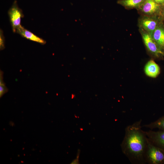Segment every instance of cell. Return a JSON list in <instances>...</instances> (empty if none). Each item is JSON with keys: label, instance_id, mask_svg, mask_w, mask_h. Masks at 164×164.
<instances>
[{"label": "cell", "instance_id": "obj_1", "mask_svg": "<svg viewBox=\"0 0 164 164\" xmlns=\"http://www.w3.org/2000/svg\"><path fill=\"white\" fill-rule=\"evenodd\" d=\"M140 119L125 128V135L121 144L123 153L133 164H144L145 154L148 139L142 128Z\"/></svg>", "mask_w": 164, "mask_h": 164}, {"label": "cell", "instance_id": "obj_2", "mask_svg": "<svg viewBox=\"0 0 164 164\" xmlns=\"http://www.w3.org/2000/svg\"><path fill=\"white\" fill-rule=\"evenodd\" d=\"M145 160L146 163L164 164V152L151 143L149 139L145 154Z\"/></svg>", "mask_w": 164, "mask_h": 164}, {"label": "cell", "instance_id": "obj_3", "mask_svg": "<svg viewBox=\"0 0 164 164\" xmlns=\"http://www.w3.org/2000/svg\"><path fill=\"white\" fill-rule=\"evenodd\" d=\"M140 32L144 43L148 51L155 57L159 58L164 55V52L158 45L151 35L140 28Z\"/></svg>", "mask_w": 164, "mask_h": 164}, {"label": "cell", "instance_id": "obj_4", "mask_svg": "<svg viewBox=\"0 0 164 164\" xmlns=\"http://www.w3.org/2000/svg\"><path fill=\"white\" fill-rule=\"evenodd\" d=\"M8 15L14 32L20 26L21 19L24 15L22 11L18 6L16 0H15L8 11Z\"/></svg>", "mask_w": 164, "mask_h": 164}, {"label": "cell", "instance_id": "obj_5", "mask_svg": "<svg viewBox=\"0 0 164 164\" xmlns=\"http://www.w3.org/2000/svg\"><path fill=\"white\" fill-rule=\"evenodd\" d=\"M139 23L140 28L151 35L159 25L158 20L155 17L146 15L142 17L139 20Z\"/></svg>", "mask_w": 164, "mask_h": 164}, {"label": "cell", "instance_id": "obj_6", "mask_svg": "<svg viewBox=\"0 0 164 164\" xmlns=\"http://www.w3.org/2000/svg\"><path fill=\"white\" fill-rule=\"evenodd\" d=\"M145 132L150 142L164 152V131H154L151 130Z\"/></svg>", "mask_w": 164, "mask_h": 164}, {"label": "cell", "instance_id": "obj_7", "mask_svg": "<svg viewBox=\"0 0 164 164\" xmlns=\"http://www.w3.org/2000/svg\"><path fill=\"white\" fill-rule=\"evenodd\" d=\"M160 6L153 0H144L138 10L145 15L152 16L159 12Z\"/></svg>", "mask_w": 164, "mask_h": 164}, {"label": "cell", "instance_id": "obj_8", "mask_svg": "<svg viewBox=\"0 0 164 164\" xmlns=\"http://www.w3.org/2000/svg\"><path fill=\"white\" fill-rule=\"evenodd\" d=\"M15 32L19 34L25 38L41 44L43 45L46 43V41L44 40L25 29L21 25L17 29Z\"/></svg>", "mask_w": 164, "mask_h": 164}, {"label": "cell", "instance_id": "obj_9", "mask_svg": "<svg viewBox=\"0 0 164 164\" xmlns=\"http://www.w3.org/2000/svg\"><path fill=\"white\" fill-rule=\"evenodd\" d=\"M144 71L148 77L155 78L159 74L160 69L159 65L154 60H150L145 64Z\"/></svg>", "mask_w": 164, "mask_h": 164}, {"label": "cell", "instance_id": "obj_10", "mask_svg": "<svg viewBox=\"0 0 164 164\" xmlns=\"http://www.w3.org/2000/svg\"><path fill=\"white\" fill-rule=\"evenodd\" d=\"M151 36L158 45L163 50L164 49V27L159 25Z\"/></svg>", "mask_w": 164, "mask_h": 164}, {"label": "cell", "instance_id": "obj_11", "mask_svg": "<svg viewBox=\"0 0 164 164\" xmlns=\"http://www.w3.org/2000/svg\"><path fill=\"white\" fill-rule=\"evenodd\" d=\"M144 0H118L117 3L126 8L138 9Z\"/></svg>", "mask_w": 164, "mask_h": 164}, {"label": "cell", "instance_id": "obj_12", "mask_svg": "<svg viewBox=\"0 0 164 164\" xmlns=\"http://www.w3.org/2000/svg\"><path fill=\"white\" fill-rule=\"evenodd\" d=\"M143 127L150 128L151 130L158 128L159 130L164 131V116L155 121L142 126V127Z\"/></svg>", "mask_w": 164, "mask_h": 164}, {"label": "cell", "instance_id": "obj_13", "mask_svg": "<svg viewBox=\"0 0 164 164\" xmlns=\"http://www.w3.org/2000/svg\"><path fill=\"white\" fill-rule=\"evenodd\" d=\"M5 48V38L2 30L0 31V49L1 50H3Z\"/></svg>", "mask_w": 164, "mask_h": 164}, {"label": "cell", "instance_id": "obj_14", "mask_svg": "<svg viewBox=\"0 0 164 164\" xmlns=\"http://www.w3.org/2000/svg\"><path fill=\"white\" fill-rule=\"evenodd\" d=\"M8 89L5 85H0V96L1 97L4 94L7 92Z\"/></svg>", "mask_w": 164, "mask_h": 164}, {"label": "cell", "instance_id": "obj_15", "mask_svg": "<svg viewBox=\"0 0 164 164\" xmlns=\"http://www.w3.org/2000/svg\"><path fill=\"white\" fill-rule=\"evenodd\" d=\"M155 3L159 5H164V0H153Z\"/></svg>", "mask_w": 164, "mask_h": 164}, {"label": "cell", "instance_id": "obj_16", "mask_svg": "<svg viewBox=\"0 0 164 164\" xmlns=\"http://www.w3.org/2000/svg\"><path fill=\"white\" fill-rule=\"evenodd\" d=\"M162 15L164 17V5H163V11H162Z\"/></svg>", "mask_w": 164, "mask_h": 164}]
</instances>
